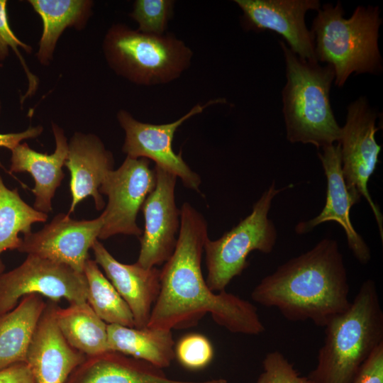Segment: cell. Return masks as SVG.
<instances>
[{
  "label": "cell",
  "mask_w": 383,
  "mask_h": 383,
  "mask_svg": "<svg viewBox=\"0 0 383 383\" xmlns=\"http://www.w3.org/2000/svg\"><path fill=\"white\" fill-rule=\"evenodd\" d=\"M84 274L87 282V302L95 313L106 324L135 327L130 308L95 260L86 262Z\"/></svg>",
  "instance_id": "26"
},
{
  "label": "cell",
  "mask_w": 383,
  "mask_h": 383,
  "mask_svg": "<svg viewBox=\"0 0 383 383\" xmlns=\"http://www.w3.org/2000/svg\"><path fill=\"white\" fill-rule=\"evenodd\" d=\"M338 1L323 4L313 18L311 33L317 62L333 67L335 84L343 87L353 73L382 71L378 45L382 23L378 6H357L348 18Z\"/></svg>",
  "instance_id": "5"
},
{
  "label": "cell",
  "mask_w": 383,
  "mask_h": 383,
  "mask_svg": "<svg viewBox=\"0 0 383 383\" xmlns=\"http://www.w3.org/2000/svg\"><path fill=\"white\" fill-rule=\"evenodd\" d=\"M318 156L327 180L326 204L316 217L299 222L295 231L304 234L326 221H335L343 228L348 245L353 255L362 265L371 259L370 248L354 228L350 218L351 207L359 203L360 198L350 192L345 184L342 172L340 147L338 143L321 148Z\"/></svg>",
  "instance_id": "15"
},
{
  "label": "cell",
  "mask_w": 383,
  "mask_h": 383,
  "mask_svg": "<svg viewBox=\"0 0 383 383\" xmlns=\"http://www.w3.org/2000/svg\"><path fill=\"white\" fill-rule=\"evenodd\" d=\"M7 1L0 0V61H4L9 55V49H12L18 57L28 80V88L26 94L21 98V104L25 99L33 95L38 87V79L28 69L23 57L19 51L22 48L28 53L32 51V47L21 41L11 30L6 10Z\"/></svg>",
  "instance_id": "29"
},
{
  "label": "cell",
  "mask_w": 383,
  "mask_h": 383,
  "mask_svg": "<svg viewBox=\"0 0 383 383\" xmlns=\"http://www.w3.org/2000/svg\"><path fill=\"white\" fill-rule=\"evenodd\" d=\"M112 153L106 149L99 137L91 133H75L68 143L65 166L70 173L71 205L70 216L76 206L91 196L97 210L105 206L99 188L106 174L113 170Z\"/></svg>",
  "instance_id": "18"
},
{
  "label": "cell",
  "mask_w": 383,
  "mask_h": 383,
  "mask_svg": "<svg viewBox=\"0 0 383 383\" xmlns=\"http://www.w3.org/2000/svg\"><path fill=\"white\" fill-rule=\"evenodd\" d=\"M109 67L130 82L145 86L170 83L189 67L193 52L170 33L152 35L114 24L103 41Z\"/></svg>",
  "instance_id": "6"
},
{
  "label": "cell",
  "mask_w": 383,
  "mask_h": 383,
  "mask_svg": "<svg viewBox=\"0 0 383 383\" xmlns=\"http://www.w3.org/2000/svg\"><path fill=\"white\" fill-rule=\"evenodd\" d=\"M1 101H0V114H1Z\"/></svg>",
  "instance_id": "35"
},
{
  "label": "cell",
  "mask_w": 383,
  "mask_h": 383,
  "mask_svg": "<svg viewBox=\"0 0 383 383\" xmlns=\"http://www.w3.org/2000/svg\"><path fill=\"white\" fill-rule=\"evenodd\" d=\"M55 319L67 342L85 356L109 350L107 324L87 302L70 304L66 308L57 305Z\"/></svg>",
  "instance_id": "24"
},
{
  "label": "cell",
  "mask_w": 383,
  "mask_h": 383,
  "mask_svg": "<svg viewBox=\"0 0 383 383\" xmlns=\"http://www.w3.org/2000/svg\"><path fill=\"white\" fill-rule=\"evenodd\" d=\"M107 334L109 350L143 360L158 368L169 367L174 358L175 343L170 330L107 324Z\"/></svg>",
  "instance_id": "22"
},
{
  "label": "cell",
  "mask_w": 383,
  "mask_h": 383,
  "mask_svg": "<svg viewBox=\"0 0 383 383\" xmlns=\"http://www.w3.org/2000/svg\"><path fill=\"white\" fill-rule=\"evenodd\" d=\"M52 129L56 144L52 154L40 153L26 143H20L11 150L9 172L30 173L35 181L31 189L35 195L33 208L45 213L52 209V199L65 177L62 167L68 155V142L64 131L54 123Z\"/></svg>",
  "instance_id": "20"
},
{
  "label": "cell",
  "mask_w": 383,
  "mask_h": 383,
  "mask_svg": "<svg viewBox=\"0 0 383 383\" xmlns=\"http://www.w3.org/2000/svg\"><path fill=\"white\" fill-rule=\"evenodd\" d=\"M46 306L42 296L33 294L0 315V370L26 362L30 343Z\"/></svg>",
  "instance_id": "21"
},
{
  "label": "cell",
  "mask_w": 383,
  "mask_h": 383,
  "mask_svg": "<svg viewBox=\"0 0 383 383\" xmlns=\"http://www.w3.org/2000/svg\"><path fill=\"white\" fill-rule=\"evenodd\" d=\"M243 11L245 28L255 32L266 30L279 34L289 48L300 58L316 61L311 31L305 23V15L318 11V0H235Z\"/></svg>",
  "instance_id": "14"
},
{
  "label": "cell",
  "mask_w": 383,
  "mask_h": 383,
  "mask_svg": "<svg viewBox=\"0 0 383 383\" xmlns=\"http://www.w3.org/2000/svg\"><path fill=\"white\" fill-rule=\"evenodd\" d=\"M204 216L189 203L180 209L174 250L160 270V290L147 326L172 331L192 327L207 313L233 333L260 335L265 328L257 307L225 290L215 293L204 278L201 262L208 238Z\"/></svg>",
  "instance_id": "1"
},
{
  "label": "cell",
  "mask_w": 383,
  "mask_h": 383,
  "mask_svg": "<svg viewBox=\"0 0 383 383\" xmlns=\"http://www.w3.org/2000/svg\"><path fill=\"white\" fill-rule=\"evenodd\" d=\"M95 262L130 308L135 328L148 326L160 290V270L137 262H118L96 239L92 245Z\"/></svg>",
  "instance_id": "17"
},
{
  "label": "cell",
  "mask_w": 383,
  "mask_h": 383,
  "mask_svg": "<svg viewBox=\"0 0 383 383\" xmlns=\"http://www.w3.org/2000/svg\"><path fill=\"white\" fill-rule=\"evenodd\" d=\"M353 383H383V343L363 363Z\"/></svg>",
  "instance_id": "31"
},
{
  "label": "cell",
  "mask_w": 383,
  "mask_h": 383,
  "mask_svg": "<svg viewBox=\"0 0 383 383\" xmlns=\"http://www.w3.org/2000/svg\"><path fill=\"white\" fill-rule=\"evenodd\" d=\"M39 294L57 302H87V282L84 273L70 266L35 255L13 270L0 274V315L11 311L29 294Z\"/></svg>",
  "instance_id": "9"
},
{
  "label": "cell",
  "mask_w": 383,
  "mask_h": 383,
  "mask_svg": "<svg viewBox=\"0 0 383 383\" xmlns=\"http://www.w3.org/2000/svg\"><path fill=\"white\" fill-rule=\"evenodd\" d=\"M100 215L92 220H74L58 213L43 229L23 235L18 250L67 265L84 273L89 250L103 226Z\"/></svg>",
  "instance_id": "13"
},
{
  "label": "cell",
  "mask_w": 383,
  "mask_h": 383,
  "mask_svg": "<svg viewBox=\"0 0 383 383\" xmlns=\"http://www.w3.org/2000/svg\"><path fill=\"white\" fill-rule=\"evenodd\" d=\"M226 102L225 99H216L203 105L196 104L179 119L163 124L143 123L126 110H120L117 119L126 133L122 150L132 158L152 160L156 167L180 178L184 187L200 193V176L183 160L182 152H174L172 141L177 130L187 120L201 113L210 105Z\"/></svg>",
  "instance_id": "11"
},
{
  "label": "cell",
  "mask_w": 383,
  "mask_h": 383,
  "mask_svg": "<svg viewBox=\"0 0 383 383\" xmlns=\"http://www.w3.org/2000/svg\"><path fill=\"white\" fill-rule=\"evenodd\" d=\"M0 383H35L26 362H20L0 370Z\"/></svg>",
  "instance_id": "32"
},
{
  "label": "cell",
  "mask_w": 383,
  "mask_h": 383,
  "mask_svg": "<svg viewBox=\"0 0 383 383\" xmlns=\"http://www.w3.org/2000/svg\"><path fill=\"white\" fill-rule=\"evenodd\" d=\"M40 16L43 30L36 57L41 65H49L57 42L67 27L80 30L91 13L93 1L88 0H30Z\"/></svg>",
  "instance_id": "23"
},
{
  "label": "cell",
  "mask_w": 383,
  "mask_h": 383,
  "mask_svg": "<svg viewBox=\"0 0 383 383\" xmlns=\"http://www.w3.org/2000/svg\"><path fill=\"white\" fill-rule=\"evenodd\" d=\"M377 113L367 99L360 96L347 107L345 125L341 127L339 142L342 172L348 189L364 197L375 217L379 235L383 241L382 214L372 200L368 189V181L376 170L381 152L375 138L379 128L376 126Z\"/></svg>",
  "instance_id": "8"
},
{
  "label": "cell",
  "mask_w": 383,
  "mask_h": 383,
  "mask_svg": "<svg viewBox=\"0 0 383 383\" xmlns=\"http://www.w3.org/2000/svg\"><path fill=\"white\" fill-rule=\"evenodd\" d=\"M349 283L336 240L324 238L279 265L256 285L252 299L276 308L288 321L325 327L350 306Z\"/></svg>",
  "instance_id": "2"
},
{
  "label": "cell",
  "mask_w": 383,
  "mask_h": 383,
  "mask_svg": "<svg viewBox=\"0 0 383 383\" xmlns=\"http://www.w3.org/2000/svg\"><path fill=\"white\" fill-rule=\"evenodd\" d=\"M324 328L323 344L307 377L312 383H353L383 343V311L374 281L362 282L349 308Z\"/></svg>",
  "instance_id": "3"
},
{
  "label": "cell",
  "mask_w": 383,
  "mask_h": 383,
  "mask_svg": "<svg viewBox=\"0 0 383 383\" xmlns=\"http://www.w3.org/2000/svg\"><path fill=\"white\" fill-rule=\"evenodd\" d=\"M57 306V302H47L28 350L26 362L35 383H65L87 357L60 332L55 319Z\"/></svg>",
  "instance_id": "16"
},
{
  "label": "cell",
  "mask_w": 383,
  "mask_h": 383,
  "mask_svg": "<svg viewBox=\"0 0 383 383\" xmlns=\"http://www.w3.org/2000/svg\"><path fill=\"white\" fill-rule=\"evenodd\" d=\"M47 218V213L26 204L17 189H8L0 176V254L18 250L22 242L18 234L30 233L33 223L45 222Z\"/></svg>",
  "instance_id": "25"
},
{
  "label": "cell",
  "mask_w": 383,
  "mask_h": 383,
  "mask_svg": "<svg viewBox=\"0 0 383 383\" xmlns=\"http://www.w3.org/2000/svg\"><path fill=\"white\" fill-rule=\"evenodd\" d=\"M214 350L211 341L204 335L188 333L174 345V357L185 369L199 370L212 361Z\"/></svg>",
  "instance_id": "28"
},
{
  "label": "cell",
  "mask_w": 383,
  "mask_h": 383,
  "mask_svg": "<svg viewBox=\"0 0 383 383\" xmlns=\"http://www.w3.org/2000/svg\"><path fill=\"white\" fill-rule=\"evenodd\" d=\"M289 187L277 189L272 182L254 204L248 216L218 239H206L204 248L207 269L206 282L211 291H224L234 277L240 275L249 265L247 258L252 251L265 254L272 251L277 233L268 218L269 211L274 196Z\"/></svg>",
  "instance_id": "7"
},
{
  "label": "cell",
  "mask_w": 383,
  "mask_h": 383,
  "mask_svg": "<svg viewBox=\"0 0 383 383\" xmlns=\"http://www.w3.org/2000/svg\"><path fill=\"white\" fill-rule=\"evenodd\" d=\"M155 184V169L146 158L127 156L117 170H111L99 188L100 194L108 196V203L101 214L104 223L98 238L117 234L140 238L143 231L137 225V215Z\"/></svg>",
  "instance_id": "10"
},
{
  "label": "cell",
  "mask_w": 383,
  "mask_h": 383,
  "mask_svg": "<svg viewBox=\"0 0 383 383\" xmlns=\"http://www.w3.org/2000/svg\"><path fill=\"white\" fill-rule=\"evenodd\" d=\"M263 370L255 383H312L301 376L279 351L268 353L262 361Z\"/></svg>",
  "instance_id": "30"
},
{
  "label": "cell",
  "mask_w": 383,
  "mask_h": 383,
  "mask_svg": "<svg viewBox=\"0 0 383 383\" xmlns=\"http://www.w3.org/2000/svg\"><path fill=\"white\" fill-rule=\"evenodd\" d=\"M154 169L156 184L141 208L145 224L136 262L145 268L160 265L170 257L180 227V209L175 202L177 177L158 167Z\"/></svg>",
  "instance_id": "12"
},
{
  "label": "cell",
  "mask_w": 383,
  "mask_h": 383,
  "mask_svg": "<svg viewBox=\"0 0 383 383\" xmlns=\"http://www.w3.org/2000/svg\"><path fill=\"white\" fill-rule=\"evenodd\" d=\"M286 64L287 82L282 89V113L287 140L311 144L319 150L338 143L341 127L330 102L335 79L330 65L300 58L279 41Z\"/></svg>",
  "instance_id": "4"
},
{
  "label": "cell",
  "mask_w": 383,
  "mask_h": 383,
  "mask_svg": "<svg viewBox=\"0 0 383 383\" xmlns=\"http://www.w3.org/2000/svg\"><path fill=\"white\" fill-rule=\"evenodd\" d=\"M65 383H227L225 379L183 381L168 378L162 369L118 352L86 357Z\"/></svg>",
  "instance_id": "19"
},
{
  "label": "cell",
  "mask_w": 383,
  "mask_h": 383,
  "mask_svg": "<svg viewBox=\"0 0 383 383\" xmlns=\"http://www.w3.org/2000/svg\"><path fill=\"white\" fill-rule=\"evenodd\" d=\"M174 4L171 0H137L130 16L138 23V31L163 35L173 14Z\"/></svg>",
  "instance_id": "27"
},
{
  "label": "cell",
  "mask_w": 383,
  "mask_h": 383,
  "mask_svg": "<svg viewBox=\"0 0 383 383\" xmlns=\"http://www.w3.org/2000/svg\"><path fill=\"white\" fill-rule=\"evenodd\" d=\"M43 131L41 126L29 127L20 133H0V147H4L12 150L20 143L26 139L35 138L40 135ZM0 167L5 170L0 162Z\"/></svg>",
  "instance_id": "33"
},
{
  "label": "cell",
  "mask_w": 383,
  "mask_h": 383,
  "mask_svg": "<svg viewBox=\"0 0 383 383\" xmlns=\"http://www.w3.org/2000/svg\"><path fill=\"white\" fill-rule=\"evenodd\" d=\"M5 266L4 263L2 262L1 260L0 259V274H1L4 270Z\"/></svg>",
  "instance_id": "34"
}]
</instances>
